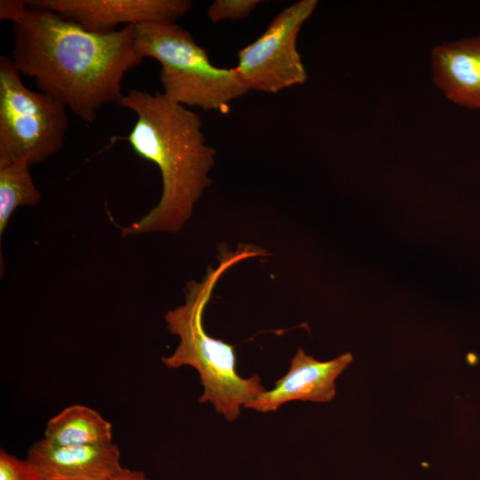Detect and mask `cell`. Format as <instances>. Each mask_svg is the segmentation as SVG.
Here are the masks:
<instances>
[{
  "label": "cell",
  "mask_w": 480,
  "mask_h": 480,
  "mask_svg": "<svg viewBox=\"0 0 480 480\" xmlns=\"http://www.w3.org/2000/svg\"><path fill=\"white\" fill-rule=\"evenodd\" d=\"M109 480H149L148 476L139 470L121 468Z\"/></svg>",
  "instance_id": "cell-15"
},
{
  "label": "cell",
  "mask_w": 480,
  "mask_h": 480,
  "mask_svg": "<svg viewBox=\"0 0 480 480\" xmlns=\"http://www.w3.org/2000/svg\"><path fill=\"white\" fill-rule=\"evenodd\" d=\"M260 3V0H216L209 6L207 13L214 23L239 20L248 17Z\"/></svg>",
  "instance_id": "cell-13"
},
{
  "label": "cell",
  "mask_w": 480,
  "mask_h": 480,
  "mask_svg": "<svg viewBox=\"0 0 480 480\" xmlns=\"http://www.w3.org/2000/svg\"><path fill=\"white\" fill-rule=\"evenodd\" d=\"M316 6V0L291 4L254 42L238 52L236 68L249 91L276 93L306 82L308 76L296 42Z\"/></svg>",
  "instance_id": "cell-6"
},
{
  "label": "cell",
  "mask_w": 480,
  "mask_h": 480,
  "mask_svg": "<svg viewBox=\"0 0 480 480\" xmlns=\"http://www.w3.org/2000/svg\"><path fill=\"white\" fill-rule=\"evenodd\" d=\"M11 58L0 57V163L29 166L59 152L65 141L67 108L26 87Z\"/></svg>",
  "instance_id": "cell-5"
},
{
  "label": "cell",
  "mask_w": 480,
  "mask_h": 480,
  "mask_svg": "<svg viewBox=\"0 0 480 480\" xmlns=\"http://www.w3.org/2000/svg\"><path fill=\"white\" fill-rule=\"evenodd\" d=\"M0 480H42L28 460H20L0 450Z\"/></svg>",
  "instance_id": "cell-14"
},
{
  "label": "cell",
  "mask_w": 480,
  "mask_h": 480,
  "mask_svg": "<svg viewBox=\"0 0 480 480\" xmlns=\"http://www.w3.org/2000/svg\"><path fill=\"white\" fill-rule=\"evenodd\" d=\"M221 253L216 268H209L200 282L187 284L185 303L166 312L167 329L179 337L180 343L171 356L161 359L169 369L194 368L204 388L199 402L211 403L218 413L233 421L239 417L242 406L245 408L266 389L259 375L243 378L237 373L234 346L208 335L203 315L221 275L241 260L261 255V250L244 246Z\"/></svg>",
  "instance_id": "cell-3"
},
{
  "label": "cell",
  "mask_w": 480,
  "mask_h": 480,
  "mask_svg": "<svg viewBox=\"0 0 480 480\" xmlns=\"http://www.w3.org/2000/svg\"><path fill=\"white\" fill-rule=\"evenodd\" d=\"M352 361L349 352L330 361H318L299 348L287 372L276 382L275 388L259 395L245 408L271 412L296 400L328 403L336 394L335 380Z\"/></svg>",
  "instance_id": "cell-8"
},
{
  "label": "cell",
  "mask_w": 480,
  "mask_h": 480,
  "mask_svg": "<svg viewBox=\"0 0 480 480\" xmlns=\"http://www.w3.org/2000/svg\"><path fill=\"white\" fill-rule=\"evenodd\" d=\"M79 480H109V479H104V478H86V479H79Z\"/></svg>",
  "instance_id": "cell-16"
},
{
  "label": "cell",
  "mask_w": 480,
  "mask_h": 480,
  "mask_svg": "<svg viewBox=\"0 0 480 480\" xmlns=\"http://www.w3.org/2000/svg\"><path fill=\"white\" fill-rule=\"evenodd\" d=\"M4 18L12 22L17 70L89 124L103 106L118 103L125 74L144 59L133 25L91 32L28 0L10 2Z\"/></svg>",
  "instance_id": "cell-1"
},
{
  "label": "cell",
  "mask_w": 480,
  "mask_h": 480,
  "mask_svg": "<svg viewBox=\"0 0 480 480\" xmlns=\"http://www.w3.org/2000/svg\"><path fill=\"white\" fill-rule=\"evenodd\" d=\"M136 114L127 140L137 155L159 169L163 191L158 204L141 219L121 228L123 236L157 231L176 233L212 180L215 149L206 144L200 116L162 92L132 89L117 103Z\"/></svg>",
  "instance_id": "cell-2"
},
{
  "label": "cell",
  "mask_w": 480,
  "mask_h": 480,
  "mask_svg": "<svg viewBox=\"0 0 480 480\" xmlns=\"http://www.w3.org/2000/svg\"><path fill=\"white\" fill-rule=\"evenodd\" d=\"M112 438L111 423L82 404L66 407L51 418L44 434V439L55 445L108 444Z\"/></svg>",
  "instance_id": "cell-11"
},
{
  "label": "cell",
  "mask_w": 480,
  "mask_h": 480,
  "mask_svg": "<svg viewBox=\"0 0 480 480\" xmlns=\"http://www.w3.org/2000/svg\"><path fill=\"white\" fill-rule=\"evenodd\" d=\"M431 68L433 82L449 100L480 110V36L436 46Z\"/></svg>",
  "instance_id": "cell-10"
},
{
  "label": "cell",
  "mask_w": 480,
  "mask_h": 480,
  "mask_svg": "<svg viewBox=\"0 0 480 480\" xmlns=\"http://www.w3.org/2000/svg\"><path fill=\"white\" fill-rule=\"evenodd\" d=\"M142 56L161 65L162 92L169 100L204 110H223L249 92L236 68L212 64L206 51L175 23L135 26Z\"/></svg>",
  "instance_id": "cell-4"
},
{
  "label": "cell",
  "mask_w": 480,
  "mask_h": 480,
  "mask_svg": "<svg viewBox=\"0 0 480 480\" xmlns=\"http://www.w3.org/2000/svg\"><path fill=\"white\" fill-rule=\"evenodd\" d=\"M29 167L19 162L0 163L1 236L19 207L36 205L41 199V193L33 181Z\"/></svg>",
  "instance_id": "cell-12"
},
{
  "label": "cell",
  "mask_w": 480,
  "mask_h": 480,
  "mask_svg": "<svg viewBox=\"0 0 480 480\" xmlns=\"http://www.w3.org/2000/svg\"><path fill=\"white\" fill-rule=\"evenodd\" d=\"M27 460L42 480L110 479L121 468L115 444L55 445L44 438L29 449Z\"/></svg>",
  "instance_id": "cell-9"
},
{
  "label": "cell",
  "mask_w": 480,
  "mask_h": 480,
  "mask_svg": "<svg viewBox=\"0 0 480 480\" xmlns=\"http://www.w3.org/2000/svg\"><path fill=\"white\" fill-rule=\"evenodd\" d=\"M28 4L56 12L95 33L117 25L175 23L191 10L188 0H28Z\"/></svg>",
  "instance_id": "cell-7"
}]
</instances>
